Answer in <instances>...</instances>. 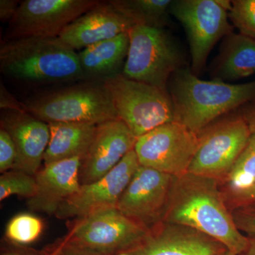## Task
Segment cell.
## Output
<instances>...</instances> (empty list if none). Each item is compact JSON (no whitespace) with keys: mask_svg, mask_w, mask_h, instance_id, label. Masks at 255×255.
Listing matches in <instances>:
<instances>
[{"mask_svg":"<svg viewBox=\"0 0 255 255\" xmlns=\"http://www.w3.org/2000/svg\"><path fill=\"white\" fill-rule=\"evenodd\" d=\"M218 184L216 179L190 173L174 177L162 222L192 228L235 254H244L250 240L238 229Z\"/></svg>","mask_w":255,"mask_h":255,"instance_id":"1","label":"cell"},{"mask_svg":"<svg viewBox=\"0 0 255 255\" xmlns=\"http://www.w3.org/2000/svg\"><path fill=\"white\" fill-rule=\"evenodd\" d=\"M0 71L34 86L84 81L78 55L59 37H27L3 41Z\"/></svg>","mask_w":255,"mask_h":255,"instance_id":"2","label":"cell"},{"mask_svg":"<svg viewBox=\"0 0 255 255\" xmlns=\"http://www.w3.org/2000/svg\"><path fill=\"white\" fill-rule=\"evenodd\" d=\"M168 87L174 121L197 134L220 117L255 100V80L245 84L206 81L188 68L176 72Z\"/></svg>","mask_w":255,"mask_h":255,"instance_id":"3","label":"cell"},{"mask_svg":"<svg viewBox=\"0 0 255 255\" xmlns=\"http://www.w3.org/2000/svg\"><path fill=\"white\" fill-rule=\"evenodd\" d=\"M25 112L47 124H98L118 119L105 82L80 81L23 102Z\"/></svg>","mask_w":255,"mask_h":255,"instance_id":"4","label":"cell"},{"mask_svg":"<svg viewBox=\"0 0 255 255\" xmlns=\"http://www.w3.org/2000/svg\"><path fill=\"white\" fill-rule=\"evenodd\" d=\"M128 53L122 75L168 90L169 80L184 68L180 50L164 28L135 25L128 31Z\"/></svg>","mask_w":255,"mask_h":255,"instance_id":"5","label":"cell"},{"mask_svg":"<svg viewBox=\"0 0 255 255\" xmlns=\"http://www.w3.org/2000/svg\"><path fill=\"white\" fill-rule=\"evenodd\" d=\"M118 117L135 138L174 121L169 90L117 75L105 82Z\"/></svg>","mask_w":255,"mask_h":255,"instance_id":"6","label":"cell"},{"mask_svg":"<svg viewBox=\"0 0 255 255\" xmlns=\"http://www.w3.org/2000/svg\"><path fill=\"white\" fill-rule=\"evenodd\" d=\"M231 1L177 0L172 1L170 14L187 32L191 55V70L197 75L205 66L211 50L223 37L233 32L229 22Z\"/></svg>","mask_w":255,"mask_h":255,"instance_id":"7","label":"cell"},{"mask_svg":"<svg viewBox=\"0 0 255 255\" xmlns=\"http://www.w3.org/2000/svg\"><path fill=\"white\" fill-rule=\"evenodd\" d=\"M252 132L246 119L230 116L218 119L199 132V143L188 173L225 179L241 155Z\"/></svg>","mask_w":255,"mask_h":255,"instance_id":"8","label":"cell"},{"mask_svg":"<svg viewBox=\"0 0 255 255\" xmlns=\"http://www.w3.org/2000/svg\"><path fill=\"white\" fill-rule=\"evenodd\" d=\"M149 231L110 208L75 220L65 240L102 254L119 255L138 245Z\"/></svg>","mask_w":255,"mask_h":255,"instance_id":"9","label":"cell"},{"mask_svg":"<svg viewBox=\"0 0 255 255\" xmlns=\"http://www.w3.org/2000/svg\"><path fill=\"white\" fill-rule=\"evenodd\" d=\"M199 143V134L174 121L137 137L134 151L140 165L179 177L188 173Z\"/></svg>","mask_w":255,"mask_h":255,"instance_id":"10","label":"cell"},{"mask_svg":"<svg viewBox=\"0 0 255 255\" xmlns=\"http://www.w3.org/2000/svg\"><path fill=\"white\" fill-rule=\"evenodd\" d=\"M99 0H25L5 32L4 41L27 37H59L68 25Z\"/></svg>","mask_w":255,"mask_h":255,"instance_id":"11","label":"cell"},{"mask_svg":"<svg viewBox=\"0 0 255 255\" xmlns=\"http://www.w3.org/2000/svg\"><path fill=\"white\" fill-rule=\"evenodd\" d=\"M174 180L169 174L140 165L117 209L150 231L162 222Z\"/></svg>","mask_w":255,"mask_h":255,"instance_id":"12","label":"cell"},{"mask_svg":"<svg viewBox=\"0 0 255 255\" xmlns=\"http://www.w3.org/2000/svg\"><path fill=\"white\" fill-rule=\"evenodd\" d=\"M139 166L133 149L105 177L81 185L78 192L60 206L55 216L60 219H77L101 210L117 208Z\"/></svg>","mask_w":255,"mask_h":255,"instance_id":"13","label":"cell"},{"mask_svg":"<svg viewBox=\"0 0 255 255\" xmlns=\"http://www.w3.org/2000/svg\"><path fill=\"white\" fill-rule=\"evenodd\" d=\"M136 138L120 119L98 124L95 135L81 160L80 182L86 185L105 177L133 150Z\"/></svg>","mask_w":255,"mask_h":255,"instance_id":"14","label":"cell"},{"mask_svg":"<svg viewBox=\"0 0 255 255\" xmlns=\"http://www.w3.org/2000/svg\"><path fill=\"white\" fill-rule=\"evenodd\" d=\"M0 124L16 146L17 155L12 170L35 177L41 170L49 143V125L24 111L10 110H1Z\"/></svg>","mask_w":255,"mask_h":255,"instance_id":"15","label":"cell"},{"mask_svg":"<svg viewBox=\"0 0 255 255\" xmlns=\"http://www.w3.org/2000/svg\"><path fill=\"white\" fill-rule=\"evenodd\" d=\"M226 250L192 228L161 222L138 245L119 255H219Z\"/></svg>","mask_w":255,"mask_h":255,"instance_id":"16","label":"cell"},{"mask_svg":"<svg viewBox=\"0 0 255 255\" xmlns=\"http://www.w3.org/2000/svg\"><path fill=\"white\" fill-rule=\"evenodd\" d=\"M135 23L110 1H100L68 25L59 38L72 49L82 50L100 41L128 33Z\"/></svg>","mask_w":255,"mask_h":255,"instance_id":"17","label":"cell"},{"mask_svg":"<svg viewBox=\"0 0 255 255\" xmlns=\"http://www.w3.org/2000/svg\"><path fill=\"white\" fill-rule=\"evenodd\" d=\"M82 157L63 159L43 166L36 175V195L28 199L32 211L55 215L58 208L81 187L80 169Z\"/></svg>","mask_w":255,"mask_h":255,"instance_id":"18","label":"cell"},{"mask_svg":"<svg viewBox=\"0 0 255 255\" xmlns=\"http://www.w3.org/2000/svg\"><path fill=\"white\" fill-rule=\"evenodd\" d=\"M129 43L128 32L82 49L78 55L84 81L105 82L122 75Z\"/></svg>","mask_w":255,"mask_h":255,"instance_id":"19","label":"cell"},{"mask_svg":"<svg viewBox=\"0 0 255 255\" xmlns=\"http://www.w3.org/2000/svg\"><path fill=\"white\" fill-rule=\"evenodd\" d=\"M212 72L222 82L255 75V39L234 32L225 37Z\"/></svg>","mask_w":255,"mask_h":255,"instance_id":"20","label":"cell"},{"mask_svg":"<svg viewBox=\"0 0 255 255\" xmlns=\"http://www.w3.org/2000/svg\"><path fill=\"white\" fill-rule=\"evenodd\" d=\"M48 125L50 137L43 157L44 166L73 157L82 158L97 127V124L78 122H55Z\"/></svg>","mask_w":255,"mask_h":255,"instance_id":"21","label":"cell"},{"mask_svg":"<svg viewBox=\"0 0 255 255\" xmlns=\"http://www.w3.org/2000/svg\"><path fill=\"white\" fill-rule=\"evenodd\" d=\"M112 4L135 25L164 28L168 26L170 0H111Z\"/></svg>","mask_w":255,"mask_h":255,"instance_id":"22","label":"cell"},{"mask_svg":"<svg viewBox=\"0 0 255 255\" xmlns=\"http://www.w3.org/2000/svg\"><path fill=\"white\" fill-rule=\"evenodd\" d=\"M231 192L243 190L255 184V129L226 179Z\"/></svg>","mask_w":255,"mask_h":255,"instance_id":"23","label":"cell"},{"mask_svg":"<svg viewBox=\"0 0 255 255\" xmlns=\"http://www.w3.org/2000/svg\"><path fill=\"white\" fill-rule=\"evenodd\" d=\"M43 230V223L34 215L22 213L10 220L5 236L11 243L18 245L31 244L38 239Z\"/></svg>","mask_w":255,"mask_h":255,"instance_id":"24","label":"cell"},{"mask_svg":"<svg viewBox=\"0 0 255 255\" xmlns=\"http://www.w3.org/2000/svg\"><path fill=\"white\" fill-rule=\"evenodd\" d=\"M37 184L34 176L20 172L8 171L0 177V200L12 195L31 199L36 195Z\"/></svg>","mask_w":255,"mask_h":255,"instance_id":"25","label":"cell"},{"mask_svg":"<svg viewBox=\"0 0 255 255\" xmlns=\"http://www.w3.org/2000/svg\"><path fill=\"white\" fill-rule=\"evenodd\" d=\"M229 18L240 33L255 39V0L231 1Z\"/></svg>","mask_w":255,"mask_h":255,"instance_id":"26","label":"cell"},{"mask_svg":"<svg viewBox=\"0 0 255 255\" xmlns=\"http://www.w3.org/2000/svg\"><path fill=\"white\" fill-rule=\"evenodd\" d=\"M16 146L11 135L4 129L0 128V172L13 169L16 159Z\"/></svg>","mask_w":255,"mask_h":255,"instance_id":"27","label":"cell"},{"mask_svg":"<svg viewBox=\"0 0 255 255\" xmlns=\"http://www.w3.org/2000/svg\"><path fill=\"white\" fill-rule=\"evenodd\" d=\"M46 255H107L75 246L66 240H62L43 252Z\"/></svg>","mask_w":255,"mask_h":255,"instance_id":"28","label":"cell"},{"mask_svg":"<svg viewBox=\"0 0 255 255\" xmlns=\"http://www.w3.org/2000/svg\"><path fill=\"white\" fill-rule=\"evenodd\" d=\"M20 4L21 2L16 0H1L0 1V20L1 22L9 23L16 14Z\"/></svg>","mask_w":255,"mask_h":255,"instance_id":"29","label":"cell"},{"mask_svg":"<svg viewBox=\"0 0 255 255\" xmlns=\"http://www.w3.org/2000/svg\"><path fill=\"white\" fill-rule=\"evenodd\" d=\"M1 100H0V107L1 110H10L24 111V106L23 103L18 102L9 92L6 90V87L1 83Z\"/></svg>","mask_w":255,"mask_h":255,"instance_id":"30","label":"cell"},{"mask_svg":"<svg viewBox=\"0 0 255 255\" xmlns=\"http://www.w3.org/2000/svg\"><path fill=\"white\" fill-rule=\"evenodd\" d=\"M233 217L239 230H243L248 233H255V215L242 213V214H238L237 216Z\"/></svg>","mask_w":255,"mask_h":255,"instance_id":"31","label":"cell"},{"mask_svg":"<svg viewBox=\"0 0 255 255\" xmlns=\"http://www.w3.org/2000/svg\"><path fill=\"white\" fill-rule=\"evenodd\" d=\"M231 199L236 204H247L255 202V184L243 190L231 192Z\"/></svg>","mask_w":255,"mask_h":255,"instance_id":"32","label":"cell"},{"mask_svg":"<svg viewBox=\"0 0 255 255\" xmlns=\"http://www.w3.org/2000/svg\"><path fill=\"white\" fill-rule=\"evenodd\" d=\"M1 255H46L43 253L42 255L35 254V253H29V252H21V251H9L3 253Z\"/></svg>","mask_w":255,"mask_h":255,"instance_id":"33","label":"cell"},{"mask_svg":"<svg viewBox=\"0 0 255 255\" xmlns=\"http://www.w3.org/2000/svg\"><path fill=\"white\" fill-rule=\"evenodd\" d=\"M244 254L245 255H255V241H250L249 247Z\"/></svg>","mask_w":255,"mask_h":255,"instance_id":"34","label":"cell"},{"mask_svg":"<svg viewBox=\"0 0 255 255\" xmlns=\"http://www.w3.org/2000/svg\"><path fill=\"white\" fill-rule=\"evenodd\" d=\"M219 255H237L235 254V253H232V252L228 251V250H226V251H223V253H221V254Z\"/></svg>","mask_w":255,"mask_h":255,"instance_id":"35","label":"cell"}]
</instances>
